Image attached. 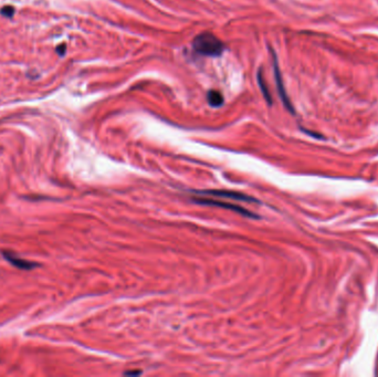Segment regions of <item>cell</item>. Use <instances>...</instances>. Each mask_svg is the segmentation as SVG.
Returning <instances> with one entry per match:
<instances>
[{
    "instance_id": "6da1fadb",
    "label": "cell",
    "mask_w": 378,
    "mask_h": 377,
    "mask_svg": "<svg viewBox=\"0 0 378 377\" xmlns=\"http://www.w3.org/2000/svg\"><path fill=\"white\" fill-rule=\"evenodd\" d=\"M193 48L195 52H197L200 55H205V57H218L225 50V45L222 44L220 39L214 36L213 33L204 32L198 34L195 38Z\"/></svg>"
},
{
    "instance_id": "7a4b0ae2",
    "label": "cell",
    "mask_w": 378,
    "mask_h": 377,
    "mask_svg": "<svg viewBox=\"0 0 378 377\" xmlns=\"http://www.w3.org/2000/svg\"><path fill=\"white\" fill-rule=\"evenodd\" d=\"M193 201H195L196 204H200V205H208V206H216V207H221L225 209H229V211H233L235 213H238L243 216H247V217H258L257 215L250 213L247 209H244L241 206H238L235 204H229V202H225V201H219V200H215V199H209V198H193Z\"/></svg>"
},
{
    "instance_id": "3957f363",
    "label": "cell",
    "mask_w": 378,
    "mask_h": 377,
    "mask_svg": "<svg viewBox=\"0 0 378 377\" xmlns=\"http://www.w3.org/2000/svg\"><path fill=\"white\" fill-rule=\"evenodd\" d=\"M195 193L198 194V195H209V196H216V197H221V198H229V199L239 200V201L258 202L255 198H252V197L248 196V195L243 194V193H238V192L208 190V191H195Z\"/></svg>"
},
{
    "instance_id": "277c9868",
    "label": "cell",
    "mask_w": 378,
    "mask_h": 377,
    "mask_svg": "<svg viewBox=\"0 0 378 377\" xmlns=\"http://www.w3.org/2000/svg\"><path fill=\"white\" fill-rule=\"evenodd\" d=\"M273 58H275V74H276L277 86H278V90H279L280 96H281V100L283 101V103H284V106L286 107V109H289L292 112V113H293L292 104L290 103V101L288 99V95H286V93H285V90H284V86H283V82H282L281 74H280V71H279V67H278V62H277V59H276V55H273Z\"/></svg>"
},
{
    "instance_id": "5b68a950",
    "label": "cell",
    "mask_w": 378,
    "mask_h": 377,
    "mask_svg": "<svg viewBox=\"0 0 378 377\" xmlns=\"http://www.w3.org/2000/svg\"><path fill=\"white\" fill-rule=\"evenodd\" d=\"M4 257L6 258L7 260H8L10 263H12L13 266H16L20 269H32L37 266L36 263H32L30 261H27V260H24V259H19V258H17L16 256L11 255L10 253H4Z\"/></svg>"
},
{
    "instance_id": "8992f818",
    "label": "cell",
    "mask_w": 378,
    "mask_h": 377,
    "mask_svg": "<svg viewBox=\"0 0 378 377\" xmlns=\"http://www.w3.org/2000/svg\"><path fill=\"white\" fill-rule=\"evenodd\" d=\"M207 100L210 106L214 108H219L223 104V96L218 91H209L207 94Z\"/></svg>"
},
{
    "instance_id": "52a82bcc",
    "label": "cell",
    "mask_w": 378,
    "mask_h": 377,
    "mask_svg": "<svg viewBox=\"0 0 378 377\" xmlns=\"http://www.w3.org/2000/svg\"><path fill=\"white\" fill-rule=\"evenodd\" d=\"M259 85H260V88H261V90H262V93H263L264 97H265V99H267V101H268L269 103H271V95H270V93L268 92L267 88H265L264 83H263V79L261 78V76H259Z\"/></svg>"
},
{
    "instance_id": "ba28073f",
    "label": "cell",
    "mask_w": 378,
    "mask_h": 377,
    "mask_svg": "<svg viewBox=\"0 0 378 377\" xmlns=\"http://www.w3.org/2000/svg\"><path fill=\"white\" fill-rule=\"evenodd\" d=\"M13 13H15V8L11 6L4 7V8L2 9V15L7 18H11L13 16Z\"/></svg>"
},
{
    "instance_id": "9c48e42d",
    "label": "cell",
    "mask_w": 378,
    "mask_h": 377,
    "mask_svg": "<svg viewBox=\"0 0 378 377\" xmlns=\"http://www.w3.org/2000/svg\"><path fill=\"white\" fill-rule=\"evenodd\" d=\"M57 51H58V53H59L60 55H63V54H65V52H66V46H65V45L59 46V47L57 48Z\"/></svg>"
},
{
    "instance_id": "30bf717a",
    "label": "cell",
    "mask_w": 378,
    "mask_h": 377,
    "mask_svg": "<svg viewBox=\"0 0 378 377\" xmlns=\"http://www.w3.org/2000/svg\"><path fill=\"white\" fill-rule=\"evenodd\" d=\"M139 374H141V372H139V371H134V372H125L124 373V375H139Z\"/></svg>"
}]
</instances>
